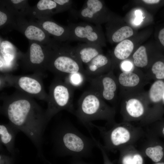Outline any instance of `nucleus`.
<instances>
[{"label":"nucleus","instance_id":"nucleus-18","mask_svg":"<svg viewBox=\"0 0 164 164\" xmlns=\"http://www.w3.org/2000/svg\"><path fill=\"white\" fill-rule=\"evenodd\" d=\"M50 36L61 42L69 41L70 32L69 27L56 22L51 17L42 18L34 20Z\"/></svg>","mask_w":164,"mask_h":164},{"label":"nucleus","instance_id":"nucleus-10","mask_svg":"<svg viewBox=\"0 0 164 164\" xmlns=\"http://www.w3.org/2000/svg\"><path fill=\"white\" fill-rule=\"evenodd\" d=\"M86 77L90 84L89 90L105 101L111 103L115 101L119 86L113 70L99 76Z\"/></svg>","mask_w":164,"mask_h":164},{"label":"nucleus","instance_id":"nucleus-28","mask_svg":"<svg viewBox=\"0 0 164 164\" xmlns=\"http://www.w3.org/2000/svg\"><path fill=\"white\" fill-rule=\"evenodd\" d=\"M134 64L138 68L146 67L149 63V58L145 47L140 46L132 55Z\"/></svg>","mask_w":164,"mask_h":164},{"label":"nucleus","instance_id":"nucleus-21","mask_svg":"<svg viewBox=\"0 0 164 164\" xmlns=\"http://www.w3.org/2000/svg\"><path fill=\"white\" fill-rule=\"evenodd\" d=\"M75 48L79 60L83 64L86 65L97 56L102 53L101 47L94 44H80Z\"/></svg>","mask_w":164,"mask_h":164},{"label":"nucleus","instance_id":"nucleus-19","mask_svg":"<svg viewBox=\"0 0 164 164\" xmlns=\"http://www.w3.org/2000/svg\"><path fill=\"white\" fill-rule=\"evenodd\" d=\"M112 65V62L109 58L101 53L87 65L84 73L86 77L99 76L113 70Z\"/></svg>","mask_w":164,"mask_h":164},{"label":"nucleus","instance_id":"nucleus-26","mask_svg":"<svg viewBox=\"0 0 164 164\" xmlns=\"http://www.w3.org/2000/svg\"><path fill=\"white\" fill-rule=\"evenodd\" d=\"M134 47L133 43L130 40L125 39L119 42L114 50V58L118 61L125 60L131 54Z\"/></svg>","mask_w":164,"mask_h":164},{"label":"nucleus","instance_id":"nucleus-23","mask_svg":"<svg viewBox=\"0 0 164 164\" xmlns=\"http://www.w3.org/2000/svg\"><path fill=\"white\" fill-rule=\"evenodd\" d=\"M18 131L9 123L0 125V142L13 155L15 154V141Z\"/></svg>","mask_w":164,"mask_h":164},{"label":"nucleus","instance_id":"nucleus-13","mask_svg":"<svg viewBox=\"0 0 164 164\" xmlns=\"http://www.w3.org/2000/svg\"><path fill=\"white\" fill-rule=\"evenodd\" d=\"M135 145L144 157L149 158L154 163L164 159V142L146 130Z\"/></svg>","mask_w":164,"mask_h":164},{"label":"nucleus","instance_id":"nucleus-31","mask_svg":"<svg viewBox=\"0 0 164 164\" xmlns=\"http://www.w3.org/2000/svg\"><path fill=\"white\" fill-rule=\"evenodd\" d=\"M146 130L159 138H164V119L157 121L146 127Z\"/></svg>","mask_w":164,"mask_h":164},{"label":"nucleus","instance_id":"nucleus-14","mask_svg":"<svg viewBox=\"0 0 164 164\" xmlns=\"http://www.w3.org/2000/svg\"><path fill=\"white\" fill-rule=\"evenodd\" d=\"M72 11L78 17L95 25H100L107 19L104 3L101 0H86L80 10Z\"/></svg>","mask_w":164,"mask_h":164},{"label":"nucleus","instance_id":"nucleus-8","mask_svg":"<svg viewBox=\"0 0 164 164\" xmlns=\"http://www.w3.org/2000/svg\"><path fill=\"white\" fill-rule=\"evenodd\" d=\"M42 76L36 73L15 76L9 73L1 75V89L5 87H15L18 91L33 98L47 101L48 94L46 92Z\"/></svg>","mask_w":164,"mask_h":164},{"label":"nucleus","instance_id":"nucleus-7","mask_svg":"<svg viewBox=\"0 0 164 164\" xmlns=\"http://www.w3.org/2000/svg\"><path fill=\"white\" fill-rule=\"evenodd\" d=\"M120 113L122 121L139 122V126L153 123L148 106L147 92L143 91L122 97Z\"/></svg>","mask_w":164,"mask_h":164},{"label":"nucleus","instance_id":"nucleus-36","mask_svg":"<svg viewBox=\"0 0 164 164\" xmlns=\"http://www.w3.org/2000/svg\"><path fill=\"white\" fill-rule=\"evenodd\" d=\"M158 38L160 43L164 47V27L159 30L158 34Z\"/></svg>","mask_w":164,"mask_h":164},{"label":"nucleus","instance_id":"nucleus-30","mask_svg":"<svg viewBox=\"0 0 164 164\" xmlns=\"http://www.w3.org/2000/svg\"><path fill=\"white\" fill-rule=\"evenodd\" d=\"M133 34L132 29L128 26L121 27L114 31L111 35V39L114 43H119L132 36Z\"/></svg>","mask_w":164,"mask_h":164},{"label":"nucleus","instance_id":"nucleus-16","mask_svg":"<svg viewBox=\"0 0 164 164\" xmlns=\"http://www.w3.org/2000/svg\"><path fill=\"white\" fill-rule=\"evenodd\" d=\"M146 92L148 106L153 122L162 119L164 114V81L155 80Z\"/></svg>","mask_w":164,"mask_h":164},{"label":"nucleus","instance_id":"nucleus-38","mask_svg":"<svg viewBox=\"0 0 164 164\" xmlns=\"http://www.w3.org/2000/svg\"><path fill=\"white\" fill-rule=\"evenodd\" d=\"M142 21V18L141 17H137L135 20L134 23L136 25L139 24Z\"/></svg>","mask_w":164,"mask_h":164},{"label":"nucleus","instance_id":"nucleus-35","mask_svg":"<svg viewBox=\"0 0 164 164\" xmlns=\"http://www.w3.org/2000/svg\"><path fill=\"white\" fill-rule=\"evenodd\" d=\"M0 164H13L12 158L6 155L1 153L0 155Z\"/></svg>","mask_w":164,"mask_h":164},{"label":"nucleus","instance_id":"nucleus-24","mask_svg":"<svg viewBox=\"0 0 164 164\" xmlns=\"http://www.w3.org/2000/svg\"><path fill=\"white\" fill-rule=\"evenodd\" d=\"M16 17L1 2L0 6V29L1 33L5 34L12 29H16Z\"/></svg>","mask_w":164,"mask_h":164},{"label":"nucleus","instance_id":"nucleus-1","mask_svg":"<svg viewBox=\"0 0 164 164\" xmlns=\"http://www.w3.org/2000/svg\"><path fill=\"white\" fill-rule=\"evenodd\" d=\"M2 114L18 131L25 133L42 155L43 136L48 123L45 111L33 98L17 91L2 98Z\"/></svg>","mask_w":164,"mask_h":164},{"label":"nucleus","instance_id":"nucleus-34","mask_svg":"<svg viewBox=\"0 0 164 164\" xmlns=\"http://www.w3.org/2000/svg\"><path fill=\"white\" fill-rule=\"evenodd\" d=\"M120 69L121 72H128L134 69L132 63L128 61H123L120 63Z\"/></svg>","mask_w":164,"mask_h":164},{"label":"nucleus","instance_id":"nucleus-25","mask_svg":"<svg viewBox=\"0 0 164 164\" xmlns=\"http://www.w3.org/2000/svg\"><path fill=\"white\" fill-rule=\"evenodd\" d=\"M0 2L16 17H26L28 16L31 7L29 5L28 0H0Z\"/></svg>","mask_w":164,"mask_h":164},{"label":"nucleus","instance_id":"nucleus-15","mask_svg":"<svg viewBox=\"0 0 164 164\" xmlns=\"http://www.w3.org/2000/svg\"><path fill=\"white\" fill-rule=\"evenodd\" d=\"M16 30L22 34L29 41L46 45L51 44L53 42L54 39L51 38L34 21H28L23 17H16Z\"/></svg>","mask_w":164,"mask_h":164},{"label":"nucleus","instance_id":"nucleus-4","mask_svg":"<svg viewBox=\"0 0 164 164\" xmlns=\"http://www.w3.org/2000/svg\"><path fill=\"white\" fill-rule=\"evenodd\" d=\"M115 114L114 107L109 105L89 89L84 92L79 99L74 115L90 130L89 124L94 121L105 120L108 124L115 122Z\"/></svg>","mask_w":164,"mask_h":164},{"label":"nucleus","instance_id":"nucleus-22","mask_svg":"<svg viewBox=\"0 0 164 164\" xmlns=\"http://www.w3.org/2000/svg\"><path fill=\"white\" fill-rule=\"evenodd\" d=\"M120 164H145L144 157L134 145H129L120 149Z\"/></svg>","mask_w":164,"mask_h":164},{"label":"nucleus","instance_id":"nucleus-3","mask_svg":"<svg viewBox=\"0 0 164 164\" xmlns=\"http://www.w3.org/2000/svg\"><path fill=\"white\" fill-rule=\"evenodd\" d=\"M53 138L55 150L63 155H86L96 146L92 138L84 136L69 123L59 125L54 132Z\"/></svg>","mask_w":164,"mask_h":164},{"label":"nucleus","instance_id":"nucleus-11","mask_svg":"<svg viewBox=\"0 0 164 164\" xmlns=\"http://www.w3.org/2000/svg\"><path fill=\"white\" fill-rule=\"evenodd\" d=\"M70 37L69 41H79L94 44L102 47L104 45V39L101 25L84 22L69 23Z\"/></svg>","mask_w":164,"mask_h":164},{"label":"nucleus","instance_id":"nucleus-20","mask_svg":"<svg viewBox=\"0 0 164 164\" xmlns=\"http://www.w3.org/2000/svg\"><path fill=\"white\" fill-rule=\"evenodd\" d=\"M57 4L54 0H40L31 7L28 16L30 20L51 17L56 14Z\"/></svg>","mask_w":164,"mask_h":164},{"label":"nucleus","instance_id":"nucleus-33","mask_svg":"<svg viewBox=\"0 0 164 164\" xmlns=\"http://www.w3.org/2000/svg\"><path fill=\"white\" fill-rule=\"evenodd\" d=\"M96 146L101 151L104 159V164H113L109 159L106 152V151L104 149L103 145L99 141L94 139Z\"/></svg>","mask_w":164,"mask_h":164},{"label":"nucleus","instance_id":"nucleus-9","mask_svg":"<svg viewBox=\"0 0 164 164\" xmlns=\"http://www.w3.org/2000/svg\"><path fill=\"white\" fill-rule=\"evenodd\" d=\"M26 53H22L19 60L22 69L43 76L47 70L48 60L53 44L44 45L32 41H29Z\"/></svg>","mask_w":164,"mask_h":164},{"label":"nucleus","instance_id":"nucleus-39","mask_svg":"<svg viewBox=\"0 0 164 164\" xmlns=\"http://www.w3.org/2000/svg\"><path fill=\"white\" fill-rule=\"evenodd\" d=\"M135 15L137 17H141L142 13L140 11H136L135 12Z\"/></svg>","mask_w":164,"mask_h":164},{"label":"nucleus","instance_id":"nucleus-27","mask_svg":"<svg viewBox=\"0 0 164 164\" xmlns=\"http://www.w3.org/2000/svg\"><path fill=\"white\" fill-rule=\"evenodd\" d=\"M145 74L150 80L164 81V58L162 57L155 61L149 71Z\"/></svg>","mask_w":164,"mask_h":164},{"label":"nucleus","instance_id":"nucleus-41","mask_svg":"<svg viewBox=\"0 0 164 164\" xmlns=\"http://www.w3.org/2000/svg\"><path fill=\"white\" fill-rule=\"evenodd\" d=\"M163 103L164 105V94H163Z\"/></svg>","mask_w":164,"mask_h":164},{"label":"nucleus","instance_id":"nucleus-37","mask_svg":"<svg viewBox=\"0 0 164 164\" xmlns=\"http://www.w3.org/2000/svg\"><path fill=\"white\" fill-rule=\"evenodd\" d=\"M142 1L145 3L151 5H158L161 2L160 0H143Z\"/></svg>","mask_w":164,"mask_h":164},{"label":"nucleus","instance_id":"nucleus-12","mask_svg":"<svg viewBox=\"0 0 164 164\" xmlns=\"http://www.w3.org/2000/svg\"><path fill=\"white\" fill-rule=\"evenodd\" d=\"M120 94L122 97L144 91L150 80L145 73L136 71L121 72L117 77Z\"/></svg>","mask_w":164,"mask_h":164},{"label":"nucleus","instance_id":"nucleus-2","mask_svg":"<svg viewBox=\"0 0 164 164\" xmlns=\"http://www.w3.org/2000/svg\"><path fill=\"white\" fill-rule=\"evenodd\" d=\"M89 126L94 127L99 131L103 140V147L106 152H114L127 145H135L145 132L142 127L122 121L106 124L104 126L91 122Z\"/></svg>","mask_w":164,"mask_h":164},{"label":"nucleus","instance_id":"nucleus-17","mask_svg":"<svg viewBox=\"0 0 164 164\" xmlns=\"http://www.w3.org/2000/svg\"><path fill=\"white\" fill-rule=\"evenodd\" d=\"M22 52L17 51L16 48L9 42H0V72L9 73L17 67V60L20 59Z\"/></svg>","mask_w":164,"mask_h":164},{"label":"nucleus","instance_id":"nucleus-29","mask_svg":"<svg viewBox=\"0 0 164 164\" xmlns=\"http://www.w3.org/2000/svg\"><path fill=\"white\" fill-rule=\"evenodd\" d=\"M62 79L74 89L81 87L87 80V77L84 73L78 72L69 74Z\"/></svg>","mask_w":164,"mask_h":164},{"label":"nucleus","instance_id":"nucleus-5","mask_svg":"<svg viewBox=\"0 0 164 164\" xmlns=\"http://www.w3.org/2000/svg\"><path fill=\"white\" fill-rule=\"evenodd\" d=\"M52 47L47 70L62 79L71 74L84 73L83 64L77 55L75 47L56 40Z\"/></svg>","mask_w":164,"mask_h":164},{"label":"nucleus","instance_id":"nucleus-6","mask_svg":"<svg viewBox=\"0 0 164 164\" xmlns=\"http://www.w3.org/2000/svg\"><path fill=\"white\" fill-rule=\"evenodd\" d=\"M74 89L61 78L55 76L49 88L45 111L48 122L55 115L63 110L74 114L73 104Z\"/></svg>","mask_w":164,"mask_h":164},{"label":"nucleus","instance_id":"nucleus-32","mask_svg":"<svg viewBox=\"0 0 164 164\" xmlns=\"http://www.w3.org/2000/svg\"><path fill=\"white\" fill-rule=\"evenodd\" d=\"M57 4L56 14L72 9L73 1L71 0H54Z\"/></svg>","mask_w":164,"mask_h":164},{"label":"nucleus","instance_id":"nucleus-40","mask_svg":"<svg viewBox=\"0 0 164 164\" xmlns=\"http://www.w3.org/2000/svg\"><path fill=\"white\" fill-rule=\"evenodd\" d=\"M153 164H164V159L159 162L154 163Z\"/></svg>","mask_w":164,"mask_h":164}]
</instances>
